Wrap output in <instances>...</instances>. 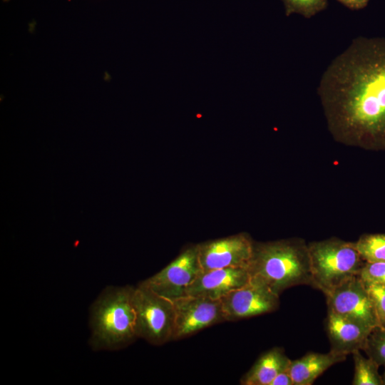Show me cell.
Returning <instances> with one entry per match:
<instances>
[{"mask_svg": "<svg viewBox=\"0 0 385 385\" xmlns=\"http://www.w3.org/2000/svg\"><path fill=\"white\" fill-rule=\"evenodd\" d=\"M318 94L337 139L385 147V38H354L324 72Z\"/></svg>", "mask_w": 385, "mask_h": 385, "instance_id": "obj_1", "label": "cell"}, {"mask_svg": "<svg viewBox=\"0 0 385 385\" xmlns=\"http://www.w3.org/2000/svg\"><path fill=\"white\" fill-rule=\"evenodd\" d=\"M247 269L251 279L278 295L294 286H312L308 246L302 242L281 240L255 245Z\"/></svg>", "mask_w": 385, "mask_h": 385, "instance_id": "obj_2", "label": "cell"}, {"mask_svg": "<svg viewBox=\"0 0 385 385\" xmlns=\"http://www.w3.org/2000/svg\"><path fill=\"white\" fill-rule=\"evenodd\" d=\"M132 287H108L93 304L90 312V344L94 350H115L137 337Z\"/></svg>", "mask_w": 385, "mask_h": 385, "instance_id": "obj_3", "label": "cell"}, {"mask_svg": "<svg viewBox=\"0 0 385 385\" xmlns=\"http://www.w3.org/2000/svg\"><path fill=\"white\" fill-rule=\"evenodd\" d=\"M312 287L324 294L359 275L365 264L354 243L331 239L308 246Z\"/></svg>", "mask_w": 385, "mask_h": 385, "instance_id": "obj_4", "label": "cell"}, {"mask_svg": "<svg viewBox=\"0 0 385 385\" xmlns=\"http://www.w3.org/2000/svg\"><path fill=\"white\" fill-rule=\"evenodd\" d=\"M136 315V334L154 345L173 340L175 321L173 302L141 283L133 289Z\"/></svg>", "mask_w": 385, "mask_h": 385, "instance_id": "obj_5", "label": "cell"}, {"mask_svg": "<svg viewBox=\"0 0 385 385\" xmlns=\"http://www.w3.org/2000/svg\"><path fill=\"white\" fill-rule=\"evenodd\" d=\"M201 272L195 245L183 251L160 272L140 283L173 302L187 296L188 288Z\"/></svg>", "mask_w": 385, "mask_h": 385, "instance_id": "obj_6", "label": "cell"}, {"mask_svg": "<svg viewBox=\"0 0 385 385\" xmlns=\"http://www.w3.org/2000/svg\"><path fill=\"white\" fill-rule=\"evenodd\" d=\"M324 295L327 310L369 328L379 326L371 299L359 275Z\"/></svg>", "mask_w": 385, "mask_h": 385, "instance_id": "obj_7", "label": "cell"}, {"mask_svg": "<svg viewBox=\"0 0 385 385\" xmlns=\"http://www.w3.org/2000/svg\"><path fill=\"white\" fill-rule=\"evenodd\" d=\"M175 321L173 340L187 337L225 321L220 299L187 295L173 301Z\"/></svg>", "mask_w": 385, "mask_h": 385, "instance_id": "obj_8", "label": "cell"}, {"mask_svg": "<svg viewBox=\"0 0 385 385\" xmlns=\"http://www.w3.org/2000/svg\"><path fill=\"white\" fill-rule=\"evenodd\" d=\"M279 295L253 279L220 299L225 321H235L276 310Z\"/></svg>", "mask_w": 385, "mask_h": 385, "instance_id": "obj_9", "label": "cell"}, {"mask_svg": "<svg viewBox=\"0 0 385 385\" xmlns=\"http://www.w3.org/2000/svg\"><path fill=\"white\" fill-rule=\"evenodd\" d=\"M254 246L250 238L243 233L197 245V257L202 271L247 267L253 255Z\"/></svg>", "mask_w": 385, "mask_h": 385, "instance_id": "obj_10", "label": "cell"}, {"mask_svg": "<svg viewBox=\"0 0 385 385\" xmlns=\"http://www.w3.org/2000/svg\"><path fill=\"white\" fill-rule=\"evenodd\" d=\"M250 274L246 267H233L201 272L189 286L187 295L220 299L247 284Z\"/></svg>", "mask_w": 385, "mask_h": 385, "instance_id": "obj_11", "label": "cell"}, {"mask_svg": "<svg viewBox=\"0 0 385 385\" xmlns=\"http://www.w3.org/2000/svg\"><path fill=\"white\" fill-rule=\"evenodd\" d=\"M325 327L330 342V351L346 356L356 350H362L372 329L329 310Z\"/></svg>", "mask_w": 385, "mask_h": 385, "instance_id": "obj_12", "label": "cell"}, {"mask_svg": "<svg viewBox=\"0 0 385 385\" xmlns=\"http://www.w3.org/2000/svg\"><path fill=\"white\" fill-rule=\"evenodd\" d=\"M346 358L330 351L326 354L308 352L299 359L291 360L288 371L294 385H311L329 367Z\"/></svg>", "mask_w": 385, "mask_h": 385, "instance_id": "obj_13", "label": "cell"}, {"mask_svg": "<svg viewBox=\"0 0 385 385\" xmlns=\"http://www.w3.org/2000/svg\"><path fill=\"white\" fill-rule=\"evenodd\" d=\"M291 362L282 349L274 347L262 354L242 377V385H270L274 377L288 369Z\"/></svg>", "mask_w": 385, "mask_h": 385, "instance_id": "obj_14", "label": "cell"}, {"mask_svg": "<svg viewBox=\"0 0 385 385\" xmlns=\"http://www.w3.org/2000/svg\"><path fill=\"white\" fill-rule=\"evenodd\" d=\"M354 364L353 385H382L381 375L379 374V365L371 358L364 357L360 350L352 354Z\"/></svg>", "mask_w": 385, "mask_h": 385, "instance_id": "obj_15", "label": "cell"}, {"mask_svg": "<svg viewBox=\"0 0 385 385\" xmlns=\"http://www.w3.org/2000/svg\"><path fill=\"white\" fill-rule=\"evenodd\" d=\"M354 245L365 262H385V234L364 235Z\"/></svg>", "mask_w": 385, "mask_h": 385, "instance_id": "obj_16", "label": "cell"}, {"mask_svg": "<svg viewBox=\"0 0 385 385\" xmlns=\"http://www.w3.org/2000/svg\"><path fill=\"white\" fill-rule=\"evenodd\" d=\"M362 351L379 366L385 365V328L376 326L369 333Z\"/></svg>", "mask_w": 385, "mask_h": 385, "instance_id": "obj_17", "label": "cell"}, {"mask_svg": "<svg viewBox=\"0 0 385 385\" xmlns=\"http://www.w3.org/2000/svg\"><path fill=\"white\" fill-rule=\"evenodd\" d=\"M286 16L298 14L305 18H311L316 14L324 10L327 6V0H282Z\"/></svg>", "mask_w": 385, "mask_h": 385, "instance_id": "obj_18", "label": "cell"}, {"mask_svg": "<svg viewBox=\"0 0 385 385\" xmlns=\"http://www.w3.org/2000/svg\"><path fill=\"white\" fill-rule=\"evenodd\" d=\"M363 282L371 299L379 326L385 328V286L376 283Z\"/></svg>", "mask_w": 385, "mask_h": 385, "instance_id": "obj_19", "label": "cell"}, {"mask_svg": "<svg viewBox=\"0 0 385 385\" xmlns=\"http://www.w3.org/2000/svg\"><path fill=\"white\" fill-rule=\"evenodd\" d=\"M359 276L364 282L385 286V262H366Z\"/></svg>", "mask_w": 385, "mask_h": 385, "instance_id": "obj_20", "label": "cell"}, {"mask_svg": "<svg viewBox=\"0 0 385 385\" xmlns=\"http://www.w3.org/2000/svg\"><path fill=\"white\" fill-rule=\"evenodd\" d=\"M270 385H294L288 369L279 373L272 380Z\"/></svg>", "mask_w": 385, "mask_h": 385, "instance_id": "obj_21", "label": "cell"}, {"mask_svg": "<svg viewBox=\"0 0 385 385\" xmlns=\"http://www.w3.org/2000/svg\"><path fill=\"white\" fill-rule=\"evenodd\" d=\"M341 4L352 10H359L366 6L369 0H337Z\"/></svg>", "mask_w": 385, "mask_h": 385, "instance_id": "obj_22", "label": "cell"}, {"mask_svg": "<svg viewBox=\"0 0 385 385\" xmlns=\"http://www.w3.org/2000/svg\"><path fill=\"white\" fill-rule=\"evenodd\" d=\"M384 366V371L383 374L381 375L382 385H385V365Z\"/></svg>", "mask_w": 385, "mask_h": 385, "instance_id": "obj_23", "label": "cell"}, {"mask_svg": "<svg viewBox=\"0 0 385 385\" xmlns=\"http://www.w3.org/2000/svg\"><path fill=\"white\" fill-rule=\"evenodd\" d=\"M4 2L9 1L10 0H2Z\"/></svg>", "mask_w": 385, "mask_h": 385, "instance_id": "obj_24", "label": "cell"}]
</instances>
